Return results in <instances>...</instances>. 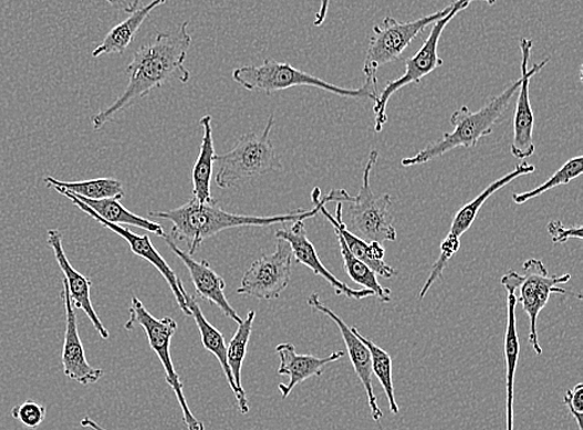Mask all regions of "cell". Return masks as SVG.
Listing matches in <instances>:
<instances>
[{
    "label": "cell",
    "mask_w": 583,
    "mask_h": 430,
    "mask_svg": "<svg viewBox=\"0 0 583 430\" xmlns=\"http://www.w3.org/2000/svg\"><path fill=\"white\" fill-rule=\"evenodd\" d=\"M53 188L56 192L70 199V201H72L79 209H82V211L89 217L95 219L97 223L102 224L104 228L112 230V232L125 239L129 245V249L133 250V253H135L139 258L147 260L149 264H153L158 270L160 275L166 279L170 292L174 293L177 300V304L180 308V312H183L186 316H190L189 310L186 304V300L179 290L180 280L177 277L174 270L170 269L169 265L166 263V260L163 258V255L157 252L154 244L150 243L148 235H137L131 232V230L124 226L108 223L106 222V220L100 218L95 212H93L92 209H90L84 202L80 201V199L72 192H69L66 191V189L60 187Z\"/></svg>",
    "instance_id": "cell-14"
},
{
    "label": "cell",
    "mask_w": 583,
    "mask_h": 430,
    "mask_svg": "<svg viewBox=\"0 0 583 430\" xmlns=\"http://www.w3.org/2000/svg\"><path fill=\"white\" fill-rule=\"evenodd\" d=\"M330 2H331V0H320L319 12L316 13V17H315V20H314V25L315 27H321V25H323L325 23V20H326V17H327V12H329Z\"/></svg>",
    "instance_id": "cell-35"
},
{
    "label": "cell",
    "mask_w": 583,
    "mask_h": 430,
    "mask_svg": "<svg viewBox=\"0 0 583 430\" xmlns=\"http://www.w3.org/2000/svg\"><path fill=\"white\" fill-rule=\"evenodd\" d=\"M532 40L522 36L519 42L521 52V84L518 90L517 109L514 117V139H512L511 154L518 159H525L535 153L534 125L535 117L530 103V82L532 76L544 69L550 57L544 62L528 69L532 50Z\"/></svg>",
    "instance_id": "cell-13"
},
{
    "label": "cell",
    "mask_w": 583,
    "mask_h": 430,
    "mask_svg": "<svg viewBox=\"0 0 583 430\" xmlns=\"http://www.w3.org/2000/svg\"><path fill=\"white\" fill-rule=\"evenodd\" d=\"M472 2H486L489 6L496 4L497 0H456V7L451 9V12L441 18L435 24H431L430 33L420 46L418 52L406 60V72L399 78L388 83L375 102L374 113L376 114L375 119V132L381 133L387 124V104L389 98L394 96L400 88L408 86L409 84H420L421 78H425L435 70L445 64V60L438 54L439 40L444 34L446 27L450 23L458 13L464 12Z\"/></svg>",
    "instance_id": "cell-8"
},
{
    "label": "cell",
    "mask_w": 583,
    "mask_h": 430,
    "mask_svg": "<svg viewBox=\"0 0 583 430\" xmlns=\"http://www.w3.org/2000/svg\"><path fill=\"white\" fill-rule=\"evenodd\" d=\"M165 3L166 0H153V2L139 8L136 6L131 10L129 17L123 23L110 30L103 43L95 48L93 56L100 57L110 54H124L128 46L133 44L139 28L143 27L148 15L153 13V10Z\"/></svg>",
    "instance_id": "cell-24"
},
{
    "label": "cell",
    "mask_w": 583,
    "mask_h": 430,
    "mask_svg": "<svg viewBox=\"0 0 583 430\" xmlns=\"http://www.w3.org/2000/svg\"><path fill=\"white\" fill-rule=\"evenodd\" d=\"M564 403L568 406L570 413L575 418L579 430L582 429L583 416V384H577L574 388L569 389L564 397Z\"/></svg>",
    "instance_id": "cell-34"
},
{
    "label": "cell",
    "mask_w": 583,
    "mask_h": 430,
    "mask_svg": "<svg viewBox=\"0 0 583 430\" xmlns=\"http://www.w3.org/2000/svg\"><path fill=\"white\" fill-rule=\"evenodd\" d=\"M12 417L25 428L37 429L45 421L46 407L28 399V401L13 407Z\"/></svg>",
    "instance_id": "cell-32"
},
{
    "label": "cell",
    "mask_w": 583,
    "mask_h": 430,
    "mask_svg": "<svg viewBox=\"0 0 583 430\" xmlns=\"http://www.w3.org/2000/svg\"><path fill=\"white\" fill-rule=\"evenodd\" d=\"M199 124L204 127V137L192 171V198L199 203L209 204L217 202L212 192H210V179H212L214 165L217 156L214 141L212 116H204L200 118Z\"/></svg>",
    "instance_id": "cell-25"
},
{
    "label": "cell",
    "mask_w": 583,
    "mask_h": 430,
    "mask_svg": "<svg viewBox=\"0 0 583 430\" xmlns=\"http://www.w3.org/2000/svg\"><path fill=\"white\" fill-rule=\"evenodd\" d=\"M179 290L186 300V304L189 310L190 317L195 318V322L199 329L200 338H202L204 347L207 349L208 353L215 355L220 366H222L225 375L227 377V381L229 384V387L230 389H232L237 398L240 413L248 415L250 411L248 398L246 395H241L239 392V389L235 382L232 371H230V368L228 366L227 346H226L225 336L220 334L218 329L208 322V319L202 313V310H200L196 297L192 295H189L186 292V289L183 282H179Z\"/></svg>",
    "instance_id": "cell-22"
},
{
    "label": "cell",
    "mask_w": 583,
    "mask_h": 430,
    "mask_svg": "<svg viewBox=\"0 0 583 430\" xmlns=\"http://www.w3.org/2000/svg\"><path fill=\"white\" fill-rule=\"evenodd\" d=\"M165 242L173 252L183 260L184 264L188 269L190 279L196 289V293L199 297L207 300L208 303L218 306L220 312H222L227 317L233 319L238 325L243 322L232 305L229 304L228 298L226 297V282L222 276H219L212 266L202 260V262H197L194 256H190L185 250L179 249L174 239L169 235H165Z\"/></svg>",
    "instance_id": "cell-18"
},
{
    "label": "cell",
    "mask_w": 583,
    "mask_h": 430,
    "mask_svg": "<svg viewBox=\"0 0 583 430\" xmlns=\"http://www.w3.org/2000/svg\"><path fill=\"white\" fill-rule=\"evenodd\" d=\"M291 258L293 252L290 245L285 240L277 239L275 252L260 256L251 264L241 279L237 293L266 302L280 297L290 284Z\"/></svg>",
    "instance_id": "cell-12"
},
{
    "label": "cell",
    "mask_w": 583,
    "mask_h": 430,
    "mask_svg": "<svg viewBox=\"0 0 583 430\" xmlns=\"http://www.w3.org/2000/svg\"><path fill=\"white\" fill-rule=\"evenodd\" d=\"M535 171L537 167L534 165H529L527 162L520 164L516 169H512L511 172L502 176L501 178L497 179L496 182L489 185L485 191H482L477 198L472 199L471 202L459 209L454 219V223L450 226L448 235L444 242L440 243V255L434 268H431V272L427 279V282L425 283L424 287L420 289L418 295L419 300H424L426 297L431 286H434L441 274H444L449 260L458 253V250L460 249V238L464 237L472 223L476 222L481 207L487 203L488 199L500 191L501 188H504L510 182L514 181V179L521 176L534 174Z\"/></svg>",
    "instance_id": "cell-10"
},
{
    "label": "cell",
    "mask_w": 583,
    "mask_h": 430,
    "mask_svg": "<svg viewBox=\"0 0 583 430\" xmlns=\"http://www.w3.org/2000/svg\"><path fill=\"white\" fill-rule=\"evenodd\" d=\"M136 326H140L145 329L149 347L157 355L159 363L163 364L166 373V381L178 399L180 409H183L184 421L188 430H206L202 422L194 416L192 411L188 406L185 392L184 384L180 382L179 376L170 358L169 347L173 337L177 332V323L174 318L164 317L156 318L148 312L143 302L136 296L131 300L129 318L125 325V328L131 332Z\"/></svg>",
    "instance_id": "cell-9"
},
{
    "label": "cell",
    "mask_w": 583,
    "mask_h": 430,
    "mask_svg": "<svg viewBox=\"0 0 583 430\" xmlns=\"http://www.w3.org/2000/svg\"><path fill=\"white\" fill-rule=\"evenodd\" d=\"M233 80L248 92H259L271 95L295 86H311L324 90L341 97L371 98L376 102L378 86L365 83L360 88H345L325 82L314 75L301 72L288 63H279L273 59H266L261 65L237 67Z\"/></svg>",
    "instance_id": "cell-4"
},
{
    "label": "cell",
    "mask_w": 583,
    "mask_h": 430,
    "mask_svg": "<svg viewBox=\"0 0 583 430\" xmlns=\"http://www.w3.org/2000/svg\"><path fill=\"white\" fill-rule=\"evenodd\" d=\"M93 212L100 218L106 220L108 223L117 226H133L147 230L157 237H165V228L158 223L150 222L149 219L131 213L127 209L117 201V199H100V201H92V199L80 198Z\"/></svg>",
    "instance_id": "cell-26"
},
{
    "label": "cell",
    "mask_w": 583,
    "mask_h": 430,
    "mask_svg": "<svg viewBox=\"0 0 583 430\" xmlns=\"http://www.w3.org/2000/svg\"><path fill=\"white\" fill-rule=\"evenodd\" d=\"M336 233V232H335ZM339 245L341 250V256L344 260V268L352 282L364 286V289L371 290L372 293L378 297L382 303H391L392 292L389 289L382 286L378 283L377 275L368 265L361 262L354 254H352L344 242L343 237L336 233Z\"/></svg>",
    "instance_id": "cell-28"
},
{
    "label": "cell",
    "mask_w": 583,
    "mask_h": 430,
    "mask_svg": "<svg viewBox=\"0 0 583 430\" xmlns=\"http://www.w3.org/2000/svg\"><path fill=\"white\" fill-rule=\"evenodd\" d=\"M521 283V275L508 272L501 277V285L508 293V325L506 333V365H507V430H514V384L520 355V343L517 326V290Z\"/></svg>",
    "instance_id": "cell-20"
},
{
    "label": "cell",
    "mask_w": 583,
    "mask_h": 430,
    "mask_svg": "<svg viewBox=\"0 0 583 430\" xmlns=\"http://www.w3.org/2000/svg\"><path fill=\"white\" fill-rule=\"evenodd\" d=\"M325 206L326 204L321 206L320 212L325 216L331 224H333L335 232L343 237L344 242L352 254L374 270L376 275L391 279L397 274L396 270L385 262L386 250L382 244L366 242V240L350 232L343 222V203H336L335 216H331Z\"/></svg>",
    "instance_id": "cell-23"
},
{
    "label": "cell",
    "mask_w": 583,
    "mask_h": 430,
    "mask_svg": "<svg viewBox=\"0 0 583 430\" xmlns=\"http://www.w3.org/2000/svg\"><path fill=\"white\" fill-rule=\"evenodd\" d=\"M275 117L269 116L263 134H247L241 136L233 149L223 155L216 156L219 169L216 183L219 188L228 189L246 185L253 179L283 169L270 133L273 129Z\"/></svg>",
    "instance_id": "cell-5"
},
{
    "label": "cell",
    "mask_w": 583,
    "mask_h": 430,
    "mask_svg": "<svg viewBox=\"0 0 583 430\" xmlns=\"http://www.w3.org/2000/svg\"><path fill=\"white\" fill-rule=\"evenodd\" d=\"M378 153L372 151L362 176V186L360 192L355 196V201L346 203L348 206L346 220L344 224L361 239L366 242H395L397 239L395 218L392 216L389 208L392 198L389 195L376 196L371 187L372 169L377 164Z\"/></svg>",
    "instance_id": "cell-6"
},
{
    "label": "cell",
    "mask_w": 583,
    "mask_h": 430,
    "mask_svg": "<svg viewBox=\"0 0 583 430\" xmlns=\"http://www.w3.org/2000/svg\"><path fill=\"white\" fill-rule=\"evenodd\" d=\"M105 2H107L110 4H117L119 2H123V0H105Z\"/></svg>",
    "instance_id": "cell-37"
},
{
    "label": "cell",
    "mask_w": 583,
    "mask_h": 430,
    "mask_svg": "<svg viewBox=\"0 0 583 430\" xmlns=\"http://www.w3.org/2000/svg\"><path fill=\"white\" fill-rule=\"evenodd\" d=\"M314 208L310 211L304 209H296V211L288 214H279L271 217L257 216H239L225 211L215 203H199L195 198L184 206L166 212H149L148 216L168 220L173 223V234L169 237L184 242L188 247V254L194 256L202 243L207 239L225 232L227 229L240 227H270L275 224H287L298 222V220H305L314 218L320 213L321 206L330 202L334 203H351L354 202L355 196H351L346 189H333L329 195L321 196L320 188H315L313 193Z\"/></svg>",
    "instance_id": "cell-1"
},
{
    "label": "cell",
    "mask_w": 583,
    "mask_h": 430,
    "mask_svg": "<svg viewBox=\"0 0 583 430\" xmlns=\"http://www.w3.org/2000/svg\"><path fill=\"white\" fill-rule=\"evenodd\" d=\"M456 7V2L434 14L421 17L414 22L399 23L392 17H386L372 29V35L364 64L365 83L378 86L377 73L381 66L397 62L405 50L426 28L445 18Z\"/></svg>",
    "instance_id": "cell-7"
},
{
    "label": "cell",
    "mask_w": 583,
    "mask_h": 430,
    "mask_svg": "<svg viewBox=\"0 0 583 430\" xmlns=\"http://www.w3.org/2000/svg\"><path fill=\"white\" fill-rule=\"evenodd\" d=\"M277 239H283L290 245L296 263L303 264L313 270L315 275L326 280V282L335 289L337 295H344L351 300H362L375 296L371 290L361 289L355 290L341 282L327 268L321 263L316 249L308 238L304 220H298L293 227L288 229H279L275 233Z\"/></svg>",
    "instance_id": "cell-15"
},
{
    "label": "cell",
    "mask_w": 583,
    "mask_h": 430,
    "mask_svg": "<svg viewBox=\"0 0 583 430\" xmlns=\"http://www.w3.org/2000/svg\"><path fill=\"white\" fill-rule=\"evenodd\" d=\"M520 84L521 77L476 113L470 112L468 106L459 107L450 117L454 133L445 134L438 141L429 144L415 156L402 159V166L425 165L458 147H476L481 137L492 134V129L507 112L512 97L518 93Z\"/></svg>",
    "instance_id": "cell-3"
},
{
    "label": "cell",
    "mask_w": 583,
    "mask_h": 430,
    "mask_svg": "<svg viewBox=\"0 0 583 430\" xmlns=\"http://www.w3.org/2000/svg\"><path fill=\"white\" fill-rule=\"evenodd\" d=\"M48 244L53 249L58 265L64 273V279L69 289L70 298L74 307L83 310L90 318L97 334L104 339L110 337L108 329L103 325L102 319L98 318L92 303V280L79 273L77 270L70 264L63 247V234L58 229H49L46 232Z\"/></svg>",
    "instance_id": "cell-19"
},
{
    "label": "cell",
    "mask_w": 583,
    "mask_h": 430,
    "mask_svg": "<svg viewBox=\"0 0 583 430\" xmlns=\"http://www.w3.org/2000/svg\"><path fill=\"white\" fill-rule=\"evenodd\" d=\"M189 22L179 25L175 33H157L153 43L139 48L133 62L126 67L128 84L116 102L93 117L95 132L102 129L123 109L136 99L147 96L156 87L178 80L186 84L190 73L185 63L192 36L188 32Z\"/></svg>",
    "instance_id": "cell-2"
},
{
    "label": "cell",
    "mask_w": 583,
    "mask_h": 430,
    "mask_svg": "<svg viewBox=\"0 0 583 430\" xmlns=\"http://www.w3.org/2000/svg\"><path fill=\"white\" fill-rule=\"evenodd\" d=\"M257 313L254 310L248 313L247 317L238 325L236 335L232 338V342L229 343L227 347V361L232 371L235 382L241 395H246L243 385H241V368H243L244 359L247 356V349L250 342L251 329H253V324Z\"/></svg>",
    "instance_id": "cell-30"
},
{
    "label": "cell",
    "mask_w": 583,
    "mask_h": 430,
    "mask_svg": "<svg viewBox=\"0 0 583 430\" xmlns=\"http://www.w3.org/2000/svg\"><path fill=\"white\" fill-rule=\"evenodd\" d=\"M548 232L555 244H565L570 239H582V227L565 228L560 220H551Z\"/></svg>",
    "instance_id": "cell-33"
},
{
    "label": "cell",
    "mask_w": 583,
    "mask_h": 430,
    "mask_svg": "<svg viewBox=\"0 0 583 430\" xmlns=\"http://www.w3.org/2000/svg\"><path fill=\"white\" fill-rule=\"evenodd\" d=\"M352 332L361 339L362 344H365L371 354L372 374H374L387 397L389 411L392 415H398L399 408L395 397V385L394 378H392V358L391 355L385 352L384 348L377 346L374 342L366 338L358 332V328L352 327Z\"/></svg>",
    "instance_id": "cell-29"
},
{
    "label": "cell",
    "mask_w": 583,
    "mask_h": 430,
    "mask_svg": "<svg viewBox=\"0 0 583 430\" xmlns=\"http://www.w3.org/2000/svg\"><path fill=\"white\" fill-rule=\"evenodd\" d=\"M582 172L583 157L579 156L575 158H571L564 166L559 169V171L554 174V176L548 179L544 185L531 189V191L529 192L517 193L512 196V201H514L519 206L529 202L530 199H534L550 191V189H554L559 186L569 185L571 181H574V179L579 178Z\"/></svg>",
    "instance_id": "cell-31"
},
{
    "label": "cell",
    "mask_w": 583,
    "mask_h": 430,
    "mask_svg": "<svg viewBox=\"0 0 583 430\" xmlns=\"http://www.w3.org/2000/svg\"><path fill=\"white\" fill-rule=\"evenodd\" d=\"M48 187H60L72 192L76 197L100 201V199H123L125 197L124 186L115 178H96L89 181L63 182L53 177H45Z\"/></svg>",
    "instance_id": "cell-27"
},
{
    "label": "cell",
    "mask_w": 583,
    "mask_h": 430,
    "mask_svg": "<svg viewBox=\"0 0 583 430\" xmlns=\"http://www.w3.org/2000/svg\"><path fill=\"white\" fill-rule=\"evenodd\" d=\"M277 354L280 359L278 375L289 377L288 384L279 385V391L283 399H287L298 385L303 384L309 378L320 377L324 374L327 365L336 363L345 356L344 352L333 353L326 357L299 355L295 346L291 344L278 345Z\"/></svg>",
    "instance_id": "cell-21"
},
{
    "label": "cell",
    "mask_w": 583,
    "mask_h": 430,
    "mask_svg": "<svg viewBox=\"0 0 583 430\" xmlns=\"http://www.w3.org/2000/svg\"><path fill=\"white\" fill-rule=\"evenodd\" d=\"M62 298L65 306L66 327L63 345L62 363L64 375L73 381L83 385H94L104 376L103 369L95 368L89 364L85 355V348L80 338L77 329V318L72 298L69 295V289L63 280Z\"/></svg>",
    "instance_id": "cell-17"
},
{
    "label": "cell",
    "mask_w": 583,
    "mask_h": 430,
    "mask_svg": "<svg viewBox=\"0 0 583 430\" xmlns=\"http://www.w3.org/2000/svg\"><path fill=\"white\" fill-rule=\"evenodd\" d=\"M522 270H524V274L521 275L518 303H521L522 310L530 318L529 343L537 355L540 356L542 348L538 337V317L548 305L550 296L552 294L570 295L577 298H582V296L560 287V285L570 282V274L549 275L548 269L539 259L528 260Z\"/></svg>",
    "instance_id": "cell-11"
},
{
    "label": "cell",
    "mask_w": 583,
    "mask_h": 430,
    "mask_svg": "<svg viewBox=\"0 0 583 430\" xmlns=\"http://www.w3.org/2000/svg\"><path fill=\"white\" fill-rule=\"evenodd\" d=\"M308 304L310 307H313L315 312L324 314L333 319L337 325L341 335H343L350 361L352 366H354L361 384L365 387L372 419H374L375 422H379L382 417H384V413H382L381 408L378 407L374 385H372V375L374 374H372L371 354L367 346L361 343V339L354 334V332H352V328L346 325L343 318L336 315L333 310L325 304L321 303L317 294L310 295Z\"/></svg>",
    "instance_id": "cell-16"
},
{
    "label": "cell",
    "mask_w": 583,
    "mask_h": 430,
    "mask_svg": "<svg viewBox=\"0 0 583 430\" xmlns=\"http://www.w3.org/2000/svg\"><path fill=\"white\" fill-rule=\"evenodd\" d=\"M82 426L85 428H92L94 430H107L103 427H100L92 418L85 417L82 419Z\"/></svg>",
    "instance_id": "cell-36"
}]
</instances>
